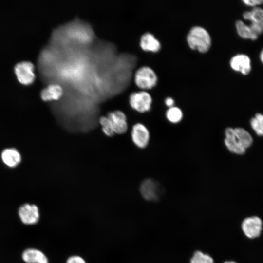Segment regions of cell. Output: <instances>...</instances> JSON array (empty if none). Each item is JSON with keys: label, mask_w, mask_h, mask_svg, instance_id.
I'll use <instances>...</instances> for the list:
<instances>
[{"label": "cell", "mask_w": 263, "mask_h": 263, "mask_svg": "<svg viewBox=\"0 0 263 263\" xmlns=\"http://www.w3.org/2000/svg\"><path fill=\"white\" fill-rule=\"evenodd\" d=\"M129 103L137 112L145 113L150 109L152 98L149 93L145 91L133 92L130 95Z\"/></svg>", "instance_id": "277c9868"}, {"label": "cell", "mask_w": 263, "mask_h": 263, "mask_svg": "<svg viewBox=\"0 0 263 263\" xmlns=\"http://www.w3.org/2000/svg\"><path fill=\"white\" fill-rule=\"evenodd\" d=\"M18 214L21 222L25 225H34L39 221V208L34 204H22L19 207Z\"/></svg>", "instance_id": "5b68a950"}, {"label": "cell", "mask_w": 263, "mask_h": 263, "mask_svg": "<svg viewBox=\"0 0 263 263\" xmlns=\"http://www.w3.org/2000/svg\"><path fill=\"white\" fill-rule=\"evenodd\" d=\"M34 66L29 61H22L17 63L14 70L19 81L24 85L31 84L34 80Z\"/></svg>", "instance_id": "52a82bcc"}, {"label": "cell", "mask_w": 263, "mask_h": 263, "mask_svg": "<svg viewBox=\"0 0 263 263\" xmlns=\"http://www.w3.org/2000/svg\"><path fill=\"white\" fill-rule=\"evenodd\" d=\"M111 120L114 133L123 134L128 129L127 118L125 113L119 110L110 112L108 116Z\"/></svg>", "instance_id": "8fae6325"}, {"label": "cell", "mask_w": 263, "mask_h": 263, "mask_svg": "<svg viewBox=\"0 0 263 263\" xmlns=\"http://www.w3.org/2000/svg\"><path fill=\"white\" fill-rule=\"evenodd\" d=\"M165 103L167 106L170 108L173 106L174 102L172 98L167 97L165 100Z\"/></svg>", "instance_id": "cb8c5ba5"}, {"label": "cell", "mask_w": 263, "mask_h": 263, "mask_svg": "<svg viewBox=\"0 0 263 263\" xmlns=\"http://www.w3.org/2000/svg\"><path fill=\"white\" fill-rule=\"evenodd\" d=\"M243 18L250 23L263 24V8L259 6L245 11L243 13Z\"/></svg>", "instance_id": "e0dca14e"}, {"label": "cell", "mask_w": 263, "mask_h": 263, "mask_svg": "<svg viewBox=\"0 0 263 263\" xmlns=\"http://www.w3.org/2000/svg\"><path fill=\"white\" fill-rule=\"evenodd\" d=\"M131 136L133 143L139 148H145L150 140V132L143 124L136 123L132 127Z\"/></svg>", "instance_id": "30bf717a"}, {"label": "cell", "mask_w": 263, "mask_h": 263, "mask_svg": "<svg viewBox=\"0 0 263 263\" xmlns=\"http://www.w3.org/2000/svg\"><path fill=\"white\" fill-rule=\"evenodd\" d=\"M224 144L228 150L235 154L243 155L253 144L251 134L242 127H228L225 131Z\"/></svg>", "instance_id": "6da1fadb"}, {"label": "cell", "mask_w": 263, "mask_h": 263, "mask_svg": "<svg viewBox=\"0 0 263 263\" xmlns=\"http://www.w3.org/2000/svg\"><path fill=\"white\" fill-rule=\"evenodd\" d=\"M140 45L143 50L152 52H158L161 48L160 42L153 35L148 32L141 37Z\"/></svg>", "instance_id": "5bb4252c"}, {"label": "cell", "mask_w": 263, "mask_h": 263, "mask_svg": "<svg viewBox=\"0 0 263 263\" xmlns=\"http://www.w3.org/2000/svg\"><path fill=\"white\" fill-rule=\"evenodd\" d=\"M63 94V89L61 85L51 83L41 90L40 96L45 101L57 100L61 97Z\"/></svg>", "instance_id": "7c38bea8"}, {"label": "cell", "mask_w": 263, "mask_h": 263, "mask_svg": "<svg viewBox=\"0 0 263 263\" xmlns=\"http://www.w3.org/2000/svg\"><path fill=\"white\" fill-rule=\"evenodd\" d=\"M259 57L261 63L263 65V48L262 49L259 53Z\"/></svg>", "instance_id": "d4e9b609"}, {"label": "cell", "mask_w": 263, "mask_h": 263, "mask_svg": "<svg viewBox=\"0 0 263 263\" xmlns=\"http://www.w3.org/2000/svg\"><path fill=\"white\" fill-rule=\"evenodd\" d=\"M242 228L244 234L249 238L259 237L262 229V221L257 216L247 217L242 224Z\"/></svg>", "instance_id": "9c48e42d"}, {"label": "cell", "mask_w": 263, "mask_h": 263, "mask_svg": "<svg viewBox=\"0 0 263 263\" xmlns=\"http://www.w3.org/2000/svg\"><path fill=\"white\" fill-rule=\"evenodd\" d=\"M235 28L238 35L244 39L255 41L259 38L253 32L249 24H246L242 20L239 19L235 22Z\"/></svg>", "instance_id": "2e32d148"}, {"label": "cell", "mask_w": 263, "mask_h": 263, "mask_svg": "<svg viewBox=\"0 0 263 263\" xmlns=\"http://www.w3.org/2000/svg\"><path fill=\"white\" fill-rule=\"evenodd\" d=\"M140 191L145 200L155 201L159 199L163 189L157 181L148 178L144 180L141 183Z\"/></svg>", "instance_id": "8992f818"}, {"label": "cell", "mask_w": 263, "mask_h": 263, "mask_svg": "<svg viewBox=\"0 0 263 263\" xmlns=\"http://www.w3.org/2000/svg\"><path fill=\"white\" fill-rule=\"evenodd\" d=\"M21 257L26 263H49L48 259L45 254L36 248L26 249L23 251Z\"/></svg>", "instance_id": "4fadbf2b"}, {"label": "cell", "mask_w": 263, "mask_h": 263, "mask_svg": "<svg viewBox=\"0 0 263 263\" xmlns=\"http://www.w3.org/2000/svg\"><path fill=\"white\" fill-rule=\"evenodd\" d=\"M230 66L234 71L244 75H249L252 71V62L249 56L245 54H238L230 60Z\"/></svg>", "instance_id": "ba28073f"}, {"label": "cell", "mask_w": 263, "mask_h": 263, "mask_svg": "<svg viewBox=\"0 0 263 263\" xmlns=\"http://www.w3.org/2000/svg\"><path fill=\"white\" fill-rule=\"evenodd\" d=\"M224 263H236L233 261H226L224 262Z\"/></svg>", "instance_id": "484cf974"}, {"label": "cell", "mask_w": 263, "mask_h": 263, "mask_svg": "<svg viewBox=\"0 0 263 263\" xmlns=\"http://www.w3.org/2000/svg\"><path fill=\"white\" fill-rule=\"evenodd\" d=\"M251 128L256 134L259 136H263V113H256L249 121Z\"/></svg>", "instance_id": "ac0fdd59"}, {"label": "cell", "mask_w": 263, "mask_h": 263, "mask_svg": "<svg viewBox=\"0 0 263 263\" xmlns=\"http://www.w3.org/2000/svg\"><path fill=\"white\" fill-rule=\"evenodd\" d=\"M190 263H214V261L209 255L197 251L193 254Z\"/></svg>", "instance_id": "44dd1931"}, {"label": "cell", "mask_w": 263, "mask_h": 263, "mask_svg": "<svg viewBox=\"0 0 263 263\" xmlns=\"http://www.w3.org/2000/svg\"><path fill=\"white\" fill-rule=\"evenodd\" d=\"M66 263H87L85 259L78 255H73L69 257Z\"/></svg>", "instance_id": "603a6c76"}, {"label": "cell", "mask_w": 263, "mask_h": 263, "mask_svg": "<svg viewBox=\"0 0 263 263\" xmlns=\"http://www.w3.org/2000/svg\"><path fill=\"white\" fill-rule=\"evenodd\" d=\"M134 81L138 87L143 89H151L157 81V77L154 71L148 66H143L136 71Z\"/></svg>", "instance_id": "3957f363"}, {"label": "cell", "mask_w": 263, "mask_h": 263, "mask_svg": "<svg viewBox=\"0 0 263 263\" xmlns=\"http://www.w3.org/2000/svg\"><path fill=\"white\" fill-rule=\"evenodd\" d=\"M183 113L181 110L177 107H171L167 110L166 116L168 120L172 123H178L183 118Z\"/></svg>", "instance_id": "d6986e66"}, {"label": "cell", "mask_w": 263, "mask_h": 263, "mask_svg": "<svg viewBox=\"0 0 263 263\" xmlns=\"http://www.w3.org/2000/svg\"><path fill=\"white\" fill-rule=\"evenodd\" d=\"M242 2L246 6L254 8L263 4V0H243Z\"/></svg>", "instance_id": "7402d4cb"}, {"label": "cell", "mask_w": 263, "mask_h": 263, "mask_svg": "<svg viewBox=\"0 0 263 263\" xmlns=\"http://www.w3.org/2000/svg\"><path fill=\"white\" fill-rule=\"evenodd\" d=\"M187 41L190 48L205 53L211 45V38L207 31L200 26L191 29L187 36Z\"/></svg>", "instance_id": "7a4b0ae2"}, {"label": "cell", "mask_w": 263, "mask_h": 263, "mask_svg": "<svg viewBox=\"0 0 263 263\" xmlns=\"http://www.w3.org/2000/svg\"><path fill=\"white\" fill-rule=\"evenodd\" d=\"M1 158L5 165L10 168L18 165L21 161V155L15 148H7L1 152Z\"/></svg>", "instance_id": "9a60e30c"}, {"label": "cell", "mask_w": 263, "mask_h": 263, "mask_svg": "<svg viewBox=\"0 0 263 263\" xmlns=\"http://www.w3.org/2000/svg\"><path fill=\"white\" fill-rule=\"evenodd\" d=\"M104 133L108 136H112L114 133L112 122L108 116H101L99 120Z\"/></svg>", "instance_id": "ffe728a7"}]
</instances>
